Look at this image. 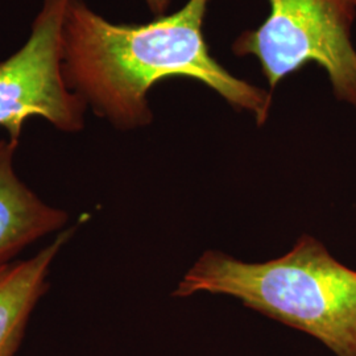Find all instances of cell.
<instances>
[{
    "mask_svg": "<svg viewBox=\"0 0 356 356\" xmlns=\"http://www.w3.org/2000/svg\"><path fill=\"white\" fill-rule=\"evenodd\" d=\"M19 144L0 140V264L67 227L69 214L38 197L15 169Z\"/></svg>",
    "mask_w": 356,
    "mask_h": 356,
    "instance_id": "5b68a950",
    "label": "cell"
},
{
    "mask_svg": "<svg viewBox=\"0 0 356 356\" xmlns=\"http://www.w3.org/2000/svg\"><path fill=\"white\" fill-rule=\"evenodd\" d=\"M229 294L256 312L304 331L335 356H356V270L304 235L291 252L261 264L204 252L173 293Z\"/></svg>",
    "mask_w": 356,
    "mask_h": 356,
    "instance_id": "7a4b0ae2",
    "label": "cell"
},
{
    "mask_svg": "<svg viewBox=\"0 0 356 356\" xmlns=\"http://www.w3.org/2000/svg\"><path fill=\"white\" fill-rule=\"evenodd\" d=\"M144 3L147 4L148 10L156 16H164L168 13L170 4H172V0H144Z\"/></svg>",
    "mask_w": 356,
    "mask_h": 356,
    "instance_id": "52a82bcc",
    "label": "cell"
},
{
    "mask_svg": "<svg viewBox=\"0 0 356 356\" xmlns=\"http://www.w3.org/2000/svg\"><path fill=\"white\" fill-rule=\"evenodd\" d=\"M267 1V19L235 38L232 53L254 57L270 90L306 65H318L335 97L356 107V0Z\"/></svg>",
    "mask_w": 356,
    "mask_h": 356,
    "instance_id": "3957f363",
    "label": "cell"
},
{
    "mask_svg": "<svg viewBox=\"0 0 356 356\" xmlns=\"http://www.w3.org/2000/svg\"><path fill=\"white\" fill-rule=\"evenodd\" d=\"M70 225L24 260L0 264V356H13L23 341L29 318L48 289L51 266L76 234Z\"/></svg>",
    "mask_w": 356,
    "mask_h": 356,
    "instance_id": "8992f818",
    "label": "cell"
},
{
    "mask_svg": "<svg viewBox=\"0 0 356 356\" xmlns=\"http://www.w3.org/2000/svg\"><path fill=\"white\" fill-rule=\"evenodd\" d=\"M70 0H42L24 45L0 61V128L20 145L28 119L76 134L86 126L88 104L63 72V26Z\"/></svg>",
    "mask_w": 356,
    "mask_h": 356,
    "instance_id": "277c9868",
    "label": "cell"
},
{
    "mask_svg": "<svg viewBox=\"0 0 356 356\" xmlns=\"http://www.w3.org/2000/svg\"><path fill=\"white\" fill-rule=\"evenodd\" d=\"M211 0H188L182 8L144 24L113 23L85 0H70L63 26V72L88 108L115 128L149 126V92L169 78H188L219 94L229 106L267 122L272 95L234 76L213 57L204 38Z\"/></svg>",
    "mask_w": 356,
    "mask_h": 356,
    "instance_id": "6da1fadb",
    "label": "cell"
}]
</instances>
